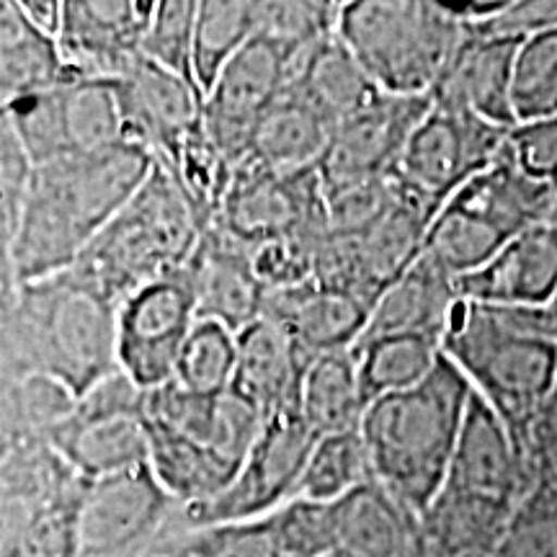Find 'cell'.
Wrapping results in <instances>:
<instances>
[{"label":"cell","instance_id":"cell-1","mask_svg":"<svg viewBox=\"0 0 557 557\" xmlns=\"http://www.w3.org/2000/svg\"><path fill=\"white\" fill-rule=\"evenodd\" d=\"M152 169L132 143L32 165L16 205L18 284L70 271L135 197Z\"/></svg>","mask_w":557,"mask_h":557},{"label":"cell","instance_id":"cell-2","mask_svg":"<svg viewBox=\"0 0 557 557\" xmlns=\"http://www.w3.org/2000/svg\"><path fill=\"white\" fill-rule=\"evenodd\" d=\"M120 305L70 269L21 284L0 312V395L29 380H45L83 398L114 374Z\"/></svg>","mask_w":557,"mask_h":557},{"label":"cell","instance_id":"cell-3","mask_svg":"<svg viewBox=\"0 0 557 557\" xmlns=\"http://www.w3.org/2000/svg\"><path fill=\"white\" fill-rule=\"evenodd\" d=\"M475 389L447 357L416 387L369 403L359 431L372 478L421 521L442 491Z\"/></svg>","mask_w":557,"mask_h":557},{"label":"cell","instance_id":"cell-4","mask_svg":"<svg viewBox=\"0 0 557 557\" xmlns=\"http://www.w3.org/2000/svg\"><path fill=\"white\" fill-rule=\"evenodd\" d=\"M150 468L178 508L220 496L246 462L263 416L233 389L218 398L189 393L176 380L143 395Z\"/></svg>","mask_w":557,"mask_h":557},{"label":"cell","instance_id":"cell-5","mask_svg":"<svg viewBox=\"0 0 557 557\" xmlns=\"http://www.w3.org/2000/svg\"><path fill=\"white\" fill-rule=\"evenodd\" d=\"M534 485L511 431L472 395L442 491L421 517V553L496 549Z\"/></svg>","mask_w":557,"mask_h":557},{"label":"cell","instance_id":"cell-6","mask_svg":"<svg viewBox=\"0 0 557 557\" xmlns=\"http://www.w3.org/2000/svg\"><path fill=\"white\" fill-rule=\"evenodd\" d=\"M442 351L506 423L527 457L532 426L557 380L555 341L521 329L504 308L459 299Z\"/></svg>","mask_w":557,"mask_h":557},{"label":"cell","instance_id":"cell-7","mask_svg":"<svg viewBox=\"0 0 557 557\" xmlns=\"http://www.w3.org/2000/svg\"><path fill=\"white\" fill-rule=\"evenodd\" d=\"M207 227L176 176L152 160L145 184L73 269L122 305L137 289L186 269Z\"/></svg>","mask_w":557,"mask_h":557},{"label":"cell","instance_id":"cell-8","mask_svg":"<svg viewBox=\"0 0 557 557\" xmlns=\"http://www.w3.org/2000/svg\"><path fill=\"white\" fill-rule=\"evenodd\" d=\"M336 34L382 94L431 96L462 45L465 21L423 0H357L341 3Z\"/></svg>","mask_w":557,"mask_h":557},{"label":"cell","instance_id":"cell-9","mask_svg":"<svg viewBox=\"0 0 557 557\" xmlns=\"http://www.w3.org/2000/svg\"><path fill=\"white\" fill-rule=\"evenodd\" d=\"M557 194L498 158L451 197L431 220L421 253L455 278L493 261L524 230L553 220Z\"/></svg>","mask_w":557,"mask_h":557},{"label":"cell","instance_id":"cell-10","mask_svg":"<svg viewBox=\"0 0 557 557\" xmlns=\"http://www.w3.org/2000/svg\"><path fill=\"white\" fill-rule=\"evenodd\" d=\"M143 395V389L116 369L41 431V442L86 483L150 462Z\"/></svg>","mask_w":557,"mask_h":557},{"label":"cell","instance_id":"cell-11","mask_svg":"<svg viewBox=\"0 0 557 557\" xmlns=\"http://www.w3.org/2000/svg\"><path fill=\"white\" fill-rule=\"evenodd\" d=\"M178 504L150 462L101 480H81L70 557H143Z\"/></svg>","mask_w":557,"mask_h":557},{"label":"cell","instance_id":"cell-12","mask_svg":"<svg viewBox=\"0 0 557 557\" xmlns=\"http://www.w3.org/2000/svg\"><path fill=\"white\" fill-rule=\"evenodd\" d=\"M318 436L299 410H284L263 418L261 434L246 462L220 496L199 506L181 508L186 527H214L250 521L274 513L297 498L299 478Z\"/></svg>","mask_w":557,"mask_h":557},{"label":"cell","instance_id":"cell-13","mask_svg":"<svg viewBox=\"0 0 557 557\" xmlns=\"http://www.w3.org/2000/svg\"><path fill=\"white\" fill-rule=\"evenodd\" d=\"M212 225L248 248L289 235L331 233L318 169L276 173L253 160H243L233 171Z\"/></svg>","mask_w":557,"mask_h":557},{"label":"cell","instance_id":"cell-14","mask_svg":"<svg viewBox=\"0 0 557 557\" xmlns=\"http://www.w3.org/2000/svg\"><path fill=\"white\" fill-rule=\"evenodd\" d=\"M508 129L511 127H498L465 111L431 103L395 165V178L438 212L470 178L498 158Z\"/></svg>","mask_w":557,"mask_h":557},{"label":"cell","instance_id":"cell-15","mask_svg":"<svg viewBox=\"0 0 557 557\" xmlns=\"http://www.w3.org/2000/svg\"><path fill=\"white\" fill-rule=\"evenodd\" d=\"M197 320V299L186 269L137 289L120 305L116 318L120 372L143 393L171 382Z\"/></svg>","mask_w":557,"mask_h":557},{"label":"cell","instance_id":"cell-16","mask_svg":"<svg viewBox=\"0 0 557 557\" xmlns=\"http://www.w3.org/2000/svg\"><path fill=\"white\" fill-rule=\"evenodd\" d=\"M287 81V54L274 41L253 37L207 90L201 122L207 137L233 169L248 158L256 129L284 94Z\"/></svg>","mask_w":557,"mask_h":557},{"label":"cell","instance_id":"cell-17","mask_svg":"<svg viewBox=\"0 0 557 557\" xmlns=\"http://www.w3.org/2000/svg\"><path fill=\"white\" fill-rule=\"evenodd\" d=\"M429 109V96L382 94L359 114L341 122L318 165L323 191L389 176Z\"/></svg>","mask_w":557,"mask_h":557},{"label":"cell","instance_id":"cell-18","mask_svg":"<svg viewBox=\"0 0 557 557\" xmlns=\"http://www.w3.org/2000/svg\"><path fill=\"white\" fill-rule=\"evenodd\" d=\"M124 139L156 163H169L201 127L205 94L191 81L163 70L143 54L116 78Z\"/></svg>","mask_w":557,"mask_h":557},{"label":"cell","instance_id":"cell-19","mask_svg":"<svg viewBox=\"0 0 557 557\" xmlns=\"http://www.w3.org/2000/svg\"><path fill=\"white\" fill-rule=\"evenodd\" d=\"M152 0H65L58 47L67 73L116 81L143 52Z\"/></svg>","mask_w":557,"mask_h":557},{"label":"cell","instance_id":"cell-20","mask_svg":"<svg viewBox=\"0 0 557 557\" xmlns=\"http://www.w3.org/2000/svg\"><path fill=\"white\" fill-rule=\"evenodd\" d=\"M78 480L45 442H18L0 470V557H32L41 524Z\"/></svg>","mask_w":557,"mask_h":557},{"label":"cell","instance_id":"cell-21","mask_svg":"<svg viewBox=\"0 0 557 557\" xmlns=\"http://www.w3.org/2000/svg\"><path fill=\"white\" fill-rule=\"evenodd\" d=\"M186 274L191 278L199 320H212L238 336L263 318L269 292L256 274L250 250L222 227H207L186 263Z\"/></svg>","mask_w":557,"mask_h":557},{"label":"cell","instance_id":"cell-22","mask_svg":"<svg viewBox=\"0 0 557 557\" xmlns=\"http://www.w3.org/2000/svg\"><path fill=\"white\" fill-rule=\"evenodd\" d=\"M557 292V222L524 230L475 274L457 278L459 299L491 308L537 310Z\"/></svg>","mask_w":557,"mask_h":557},{"label":"cell","instance_id":"cell-23","mask_svg":"<svg viewBox=\"0 0 557 557\" xmlns=\"http://www.w3.org/2000/svg\"><path fill=\"white\" fill-rule=\"evenodd\" d=\"M519 45L521 41L478 37L465 29L462 45L431 90V103L465 111L498 127H513L511 78Z\"/></svg>","mask_w":557,"mask_h":557},{"label":"cell","instance_id":"cell-24","mask_svg":"<svg viewBox=\"0 0 557 557\" xmlns=\"http://www.w3.org/2000/svg\"><path fill=\"white\" fill-rule=\"evenodd\" d=\"M369 312L372 308L364 299L325 287L315 278L269 292L263 308V315L284 325L308 359L357 346L369 323Z\"/></svg>","mask_w":557,"mask_h":557},{"label":"cell","instance_id":"cell-25","mask_svg":"<svg viewBox=\"0 0 557 557\" xmlns=\"http://www.w3.org/2000/svg\"><path fill=\"white\" fill-rule=\"evenodd\" d=\"M333 555L338 557H418L421 521L389 496L377 480L329 504Z\"/></svg>","mask_w":557,"mask_h":557},{"label":"cell","instance_id":"cell-26","mask_svg":"<svg viewBox=\"0 0 557 557\" xmlns=\"http://www.w3.org/2000/svg\"><path fill=\"white\" fill-rule=\"evenodd\" d=\"M310 359L284 325L263 315L238 333V369L233 393L259 413L274 416L299 410V387Z\"/></svg>","mask_w":557,"mask_h":557},{"label":"cell","instance_id":"cell-27","mask_svg":"<svg viewBox=\"0 0 557 557\" xmlns=\"http://www.w3.org/2000/svg\"><path fill=\"white\" fill-rule=\"evenodd\" d=\"M457 302L455 278L421 253L372 305L359 344L382 336H403V333H429L444 341V331Z\"/></svg>","mask_w":557,"mask_h":557},{"label":"cell","instance_id":"cell-28","mask_svg":"<svg viewBox=\"0 0 557 557\" xmlns=\"http://www.w3.org/2000/svg\"><path fill=\"white\" fill-rule=\"evenodd\" d=\"M287 88L302 96L333 129L382 96L338 34L289 62Z\"/></svg>","mask_w":557,"mask_h":557},{"label":"cell","instance_id":"cell-29","mask_svg":"<svg viewBox=\"0 0 557 557\" xmlns=\"http://www.w3.org/2000/svg\"><path fill=\"white\" fill-rule=\"evenodd\" d=\"M333 127L302 96L284 88L278 101L267 111L246 160L276 173L318 169L329 150Z\"/></svg>","mask_w":557,"mask_h":557},{"label":"cell","instance_id":"cell-30","mask_svg":"<svg viewBox=\"0 0 557 557\" xmlns=\"http://www.w3.org/2000/svg\"><path fill=\"white\" fill-rule=\"evenodd\" d=\"M62 75L58 41L32 24L24 5L0 0V103L9 107L21 96L54 86Z\"/></svg>","mask_w":557,"mask_h":557},{"label":"cell","instance_id":"cell-31","mask_svg":"<svg viewBox=\"0 0 557 557\" xmlns=\"http://www.w3.org/2000/svg\"><path fill=\"white\" fill-rule=\"evenodd\" d=\"M367 403L351 348L310 359L299 387V416L315 436L359 429Z\"/></svg>","mask_w":557,"mask_h":557},{"label":"cell","instance_id":"cell-32","mask_svg":"<svg viewBox=\"0 0 557 557\" xmlns=\"http://www.w3.org/2000/svg\"><path fill=\"white\" fill-rule=\"evenodd\" d=\"M58 96L67 156L127 143L116 81L86 78L65 70L58 83Z\"/></svg>","mask_w":557,"mask_h":557},{"label":"cell","instance_id":"cell-33","mask_svg":"<svg viewBox=\"0 0 557 557\" xmlns=\"http://www.w3.org/2000/svg\"><path fill=\"white\" fill-rule=\"evenodd\" d=\"M359 369V385L364 403L385 398L416 387L434 372L444 357L442 338L429 333H403V336H382L361 341L351 348Z\"/></svg>","mask_w":557,"mask_h":557},{"label":"cell","instance_id":"cell-34","mask_svg":"<svg viewBox=\"0 0 557 557\" xmlns=\"http://www.w3.org/2000/svg\"><path fill=\"white\" fill-rule=\"evenodd\" d=\"M259 34V3L201 0L194 26V81L201 94L214 86L230 60Z\"/></svg>","mask_w":557,"mask_h":557},{"label":"cell","instance_id":"cell-35","mask_svg":"<svg viewBox=\"0 0 557 557\" xmlns=\"http://www.w3.org/2000/svg\"><path fill=\"white\" fill-rule=\"evenodd\" d=\"M367 480L374 478L359 429L320 436L305 462L297 498L312 504H336Z\"/></svg>","mask_w":557,"mask_h":557},{"label":"cell","instance_id":"cell-36","mask_svg":"<svg viewBox=\"0 0 557 557\" xmlns=\"http://www.w3.org/2000/svg\"><path fill=\"white\" fill-rule=\"evenodd\" d=\"M238 369V336L212 320H197L186 338L173 380L189 393L218 398L233 389Z\"/></svg>","mask_w":557,"mask_h":557},{"label":"cell","instance_id":"cell-37","mask_svg":"<svg viewBox=\"0 0 557 557\" xmlns=\"http://www.w3.org/2000/svg\"><path fill=\"white\" fill-rule=\"evenodd\" d=\"M513 120L557 116V26L519 45L511 78Z\"/></svg>","mask_w":557,"mask_h":557},{"label":"cell","instance_id":"cell-38","mask_svg":"<svg viewBox=\"0 0 557 557\" xmlns=\"http://www.w3.org/2000/svg\"><path fill=\"white\" fill-rule=\"evenodd\" d=\"M171 557H287L276 517L189 529L163 547Z\"/></svg>","mask_w":557,"mask_h":557},{"label":"cell","instance_id":"cell-39","mask_svg":"<svg viewBox=\"0 0 557 557\" xmlns=\"http://www.w3.org/2000/svg\"><path fill=\"white\" fill-rule=\"evenodd\" d=\"M341 3L323 0H284L259 3V34L287 54L289 62L336 34Z\"/></svg>","mask_w":557,"mask_h":557},{"label":"cell","instance_id":"cell-40","mask_svg":"<svg viewBox=\"0 0 557 557\" xmlns=\"http://www.w3.org/2000/svg\"><path fill=\"white\" fill-rule=\"evenodd\" d=\"M197 0H163L156 3L148 34L143 41V58L163 70L194 81V26H197ZM199 88V86H197Z\"/></svg>","mask_w":557,"mask_h":557},{"label":"cell","instance_id":"cell-41","mask_svg":"<svg viewBox=\"0 0 557 557\" xmlns=\"http://www.w3.org/2000/svg\"><path fill=\"white\" fill-rule=\"evenodd\" d=\"M493 557H557V485H534L508 521Z\"/></svg>","mask_w":557,"mask_h":557},{"label":"cell","instance_id":"cell-42","mask_svg":"<svg viewBox=\"0 0 557 557\" xmlns=\"http://www.w3.org/2000/svg\"><path fill=\"white\" fill-rule=\"evenodd\" d=\"M465 29L478 37L524 41L555 29L557 0H517V3H485L457 9Z\"/></svg>","mask_w":557,"mask_h":557},{"label":"cell","instance_id":"cell-43","mask_svg":"<svg viewBox=\"0 0 557 557\" xmlns=\"http://www.w3.org/2000/svg\"><path fill=\"white\" fill-rule=\"evenodd\" d=\"M500 156L511 160L521 176L557 191V116L513 124Z\"/></svg>","mask_w":557,"mask_h":557},{"label":"cell","instance_id":"cell-44","mask_svg":"<svg viewBox=\"0 0 557 557\" xmlns=\"http://www.w3.org/2000/svg\"><path fill=\"white\" fill-rule=\"evenodd\" d=\"M527 459L529 468H532L534 483L557 485V380L532 426Z\"/></svg>","mask_w":557,"mask_h":557},{"label":"cell","instance_id":"cell-45","mask_svg":"<svg viewBox=\"0 0 557 557\" xmlns=\"http://www.w3.org/2000/svg\"><path fill=\"white\" fill-rule=\"evenodd\" d=\"M32 163L21 148L9 111L0 103V194H21L29 178Z\"/></svg>","mask_w":557,"mask_h":557},{"label":"cell","instance_id":"cell-46","mask_svg":"<svg viewBox=\"0 0 557 557\" xmlns=\"http://www.w3.org/2000/svg\"><path fill=\"white\" fill-rule=\"evenodd\" d=\"M504 310L508 312V318H511L513 323L521 325V329L537 333V336H545L557 344V292H555V297L545 305V308H537V310L504 308Z\"/></svg>","mask_w":557,"mask_h":557},{"label":"cell","instance_id":"cell-47","mask_svg":"<svg viewBox=\"0 0 557 557\" xmlns=\"http://www.w3.org/2000/svg\"><path fill=\"white\" fill-rule=\"evenodd\" d=\"M26 16L37 26L41 34L58 41L60 26H62V0H24Z\"/></svg>","mask_w":557,"mask_h":557},{"label":"cell","instance_id":"cell-48","mask_svg":"<svg viewBox=\"0 0 557 557\" xmlns=\"http://www.w3.org/2000/svg\"><path fill=\"white\" fill-rule=\"evenodd\" d=\"M18 438L13 434V423L9 421V416L3 413V408H0V470H3V465L9 462L11 451L16 449Z\"/></svg>","mask_w":557,"mask_h":557},{"label":"cell","instance_id":"cell-49","mask_svg":"<svg viewBox=\"0 0 557 557\" xmlns=\"http://www.w3.org/2000/svg\"><path fill=\"white\" fill-rule=\"evenodd\" d=\"M418 557H493V549H449V553H421Z\"/></svg>","mask_w":557,"mask_h":557},{"label":"cell","instance_id":"cell-50","mask_svg":"<svg viewBox=\"0 0 557 557\" xmlns=\"http://www.w3.org/2000/svg\"><path fill=\"white\" fill-rule=\"evenodd\" d=\"M143 557H171L169 553H165V549L163 547H160V549H150V553H145Z\"/></svg>","mask_w":557,"mask_h":557},{"label":"cell","instance_id":"cell-51","mask_svg":"<svg viewBox=\"0 0 557 557\" xmlns=\"http://www.w3.org/2000/svg\"><path fill=\"white\" fill-rule=\"evenodd\" d=\"M553 220L557 222V205H555V212H553Z\"/></svg>","mask_w":557,"mask_h":557},{"label":"cell","instance_id":"cell-52","mask_svg":"<svg viewBox=\"0 0 557 557\" xmlns=\"http://www.w3.org/2000/svg\"><path fill=\"white\" fill-rule=\"evenodd\" d=\"M329 557H338V555H329Z\"/></svg>","mask_w":557,"mask_h":557}]
</instances>
